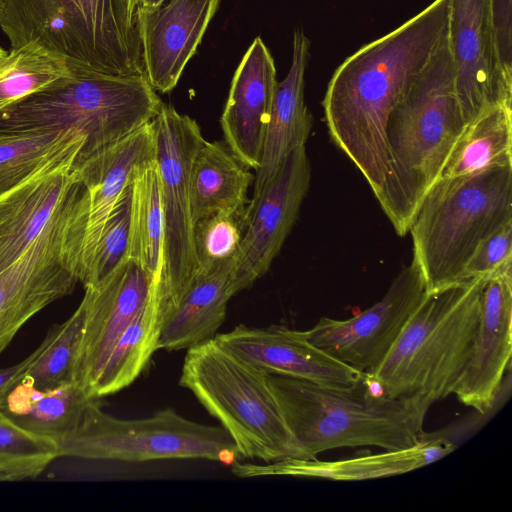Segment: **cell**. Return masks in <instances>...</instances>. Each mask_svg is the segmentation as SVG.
Segmentation results:
<instances>
[{
    "label": "cell",
    "mask_w": 512,
    "mask_h": 512,
    "mask_svg": "<svg viewBox=\"0 0 512 512\" xmlns=\"http://www.w3.org/2000/svg\"><path fill=\"white\" fill-rule=\"evenodd\" d=\"M507 166H512V105H497L464 126L440 177L470 176Z\"/></svg>",
    "instance_id": "obj_28"
},
{
    "label": "cell",
    "mask_w": 512,
    "mask_h": 512,
    "mask_svg": "<svg viewBox=\"0 0 512 512\" xmlns=\"http://www.w3.org/2000/svg\"><path fill=\"white\" fill-rule=\"evenodd\" d=\"M512 261L484 285L471 351L454 393L464 405L486 414L495 404L512 354Z\"/></svg>",
    "instance_id": "obj_16"
},
{
    "label": "cell",
    "mask_w": 512,
    "mask_h": 512,
    "mask_svg": "<svg viewBox=\"0 0 512 512\" xmlns=\"http://www.w3.org/2000/svg\"><path fill=\"white\" fill-rule=\"evenodd\" d=\"M464 126L447 36L386 123L388 170L375 198L398 236L408 233Z\"/></svg>",
    "instance_id": "obj_2"
},
{
    "label": "cell",
    "mask_w": 512,
    "mask_h": 512,
    "mask_svg": "<svg viewBox=\"0 0 512 512\" xmlns=\"http://www.w3.org/2000/svg\"><path fill=\"white\" fill-rule=\"evenodd\" d=\"M157 283L160 280L124 258L102 280L84 287L88 313L76 364V381L90 398L115 344Z\"/></svg>",
    "instance_id": "obj_14"
},
{
    "label": "cell",
    "mask_w": 512,
    "mask_h": 512,
    "mask_svg": "<svg viewBox=\"0 0 512 512\" xmlns=\"http://www.w3.org/2000/svg\"><path fill=\"white\" fill-rule=\"evenodd\" d=\"M88 313L84 295L73 314L48 330L49 341L25 374L41 390L53 389L76 381V364Z\"/></svg>",
    "instance_id": "obj_32"
},
{
    "label": "cell",
    "mask_w": 512,
    "mask_h": 512,
    "mask_svg": "<svg viewBox=\"0 0 512 512\" xmlns=\"http://www.w3.org/2000/svg\"><path fill=\"white\" fill-rule=\"evenodd\" d=\"M128 248L126 258L162 282L164 232L157 163L141 170L130 184Z\"/></svg>",
    "instance_id": "obj_30"
},
{
    "label": "cell",
    "mask_w": 512,
    "mask_h": 512,
    "mask_svg": "<svg viewBox=\"0 0 512 512\" xmlns=\"http://www.w3.org/2000/svg\"><path fill=\"white\" fill-rule=\"evenodd\" d=\"M243 213H216L195 222L199 273L234 262L243 236Z\"/></svg>",
    "instance_id": "obj_34"
},
{
    "label": "cell",
    "mask_w": 512,
    "mask_h": 512,
    "mask_svg": "<svg viewBox=\"0 0 512 512\" xmlns=\"http://www.w3.org/2000/svg\"><path fill=\"white\" fill-rule=\"evenodd\" d=\"M164 0H131L136 9L155 7L162 3Z\"/></svg>",
    "instance_id": "obj_39"
},
{
    "label": "cell",
    "mask_w": 512,
    "mask_h": 512,
    "mask_svg": "<svg viewBox=\"0 0 512 512\" xmlns=\"http://www.w3.org/2000/svg\"><path fill=\"white\" fill-rule=\"evenodd\" d=\"M509 261H512V221L483 240L464 267L460 281L489 277Z\"/></svg>",
    "instance_id": "obj_36"
},
{
    "label": "cell",
    "mask_w": 512,
    "mask_h": 512,
    "mask_svg": "<svg viewBox=\"0 0 512 512\" xmlns=\"http://www.w3.org/2000/svg\"><path fill=\"white\" fill-rule=\"evenodd\" d=\"M49 341V333L47 332L43 341L39 346L30 353L25 359L12 366L0 368V405L5 399L8 392L25 376L28 369L35 362L37 357L45 348Z\"/></svg>",
    "instance_id": "obj_38"
},
{
    "label": "cell",
    "mask_w": 512,
    "mask_h": 512,
    "mask_svg": "<svg viewBox=\"0 0 512 512\" xmlns=\"http://www.w3.org/2000/svg\"><path fill=\"white\" fill-rule=\"evenodd\" d=\"M277 84L274 59L256 37L234 73L220 118L226 145L249 169L260 165Z\"/></svg>",
    "instance_id": "obj_19"
},
{
    "label": "cell",
    "mask_w": 512,
    "mask_h": 512,
    "mask_svg": "<svg viewBox=\"0 0 512 512\" xmlns=\"http://www.w3.org/2000/svg\"><path fill=\"white\" fill-rule=\"evenodd\" d=\"M268 375L211 338L187 349L179 384L221 423L241 458L264 463L305 459L284 421Z\"/></svg>",
    "instance_id": "obj_8"
},
{
    "label": "cell",
    "mask_w": 512,
    "mask_h": 512,
    "mask_svg": "<svg viewBox=\"0 0 512 512\" xmlns=\"http://www.w3.org/2000/svg\"><path fill=\"white\" fill-rule=\"evenodd\" d=\"M75 160L52 164L0 197V272L25 253L62 205L77 181Z\"/></svg>",
    "instance_id": "obj_21"
},
{
    "label": "cell",
    "mask_w": 512,
    "mask_h": 512,
    "mask_svg": "<svg viewBox=\"0 0 512 512\" xmlns=\"http://www.w3.org/2000/svg\"><path fill=\"white\" fill-rule=\"evenodd\" d=\"M84 144V136L75 130H0V197L44 168L70 157L77 158Z\"/></svg>",
    "instance_id": "obj_29"
},
{
    "label": "cell",
    "mask_w": 512,
    "mask_h": 512,
    "mask_svg": "<svg viewBox=\"0 0 512 512\" xmlns=\"http://www.w3.org/2000/svg\"><path fill=\"white\" fill-rule=\"evenodd\" d=\"M58 457L57 442L23 429L0 411V481L36 478Z\"/></svg>",
    "instance_id": "obj_33"
},
{
    "label": "cell",
    "mask_w": 512,
    "mask_h": 512,
    "mask_svg": "<svg viewBox=\"0 0 512 512\" xmlns=\"http://www.w3.org/2000/svg\"><path fill=\"white\" fill-rule=\"evenodd\" d=\"M2 0H0V6H1Z\"/></svg>",
    "instance_id": "obj_41"
},
{
    "label": "cell",
    "mask_w": 512,
    "mask_h": 512,
    "mask_svg": "<svg viewBox=\"0 0 512 512\" xmlns=\"http://www.w3.org/2000/svg\"><path fill=\"white\" fill-rule=\"evenodd\" d=\"M253 180L249 168L235 157L225 142L204 140L195 155L190 175L194 222L216 213L244 212Z\"/></svg>",
    "instance_id": "obj_25"
},
{
    "label": "cell",
    "mask_w": 512,
    "mask_h": 512,
    "mask_svg": "<svg viewBox=\"0 0 512 512\" xmlns=\"http://www.w3.org/2000/svg\"><path fill=\"white\" fill-rule=\"evenodd\" d=\"M130 201L129 186L107 219L96 245L80 271L79 282L84 287L102 280L126 258Z\"/></svg>",
    "instance_id": "obj_35"
},
{
    "label": "cell",
    "mask_w": 512,
    "mask_h": 512,
    "mask_svg": "<svg viewBox=\"0 0 512 512\" xmlns=\"http://www.w3.org/2000/svg\"><path fill=\"white\" fill-rule=\"evenodd\" d=\"M59 457L146 462L204 459L231 465L241 455L222 426L191 421L172 408L142 419H120L90 399L75 430L58 443Z\"/></svg>",
    "instance_id": "obj_9"
},
{
    "label": "cell",
    "mask_w": 512,
    "mask_h": 512,
    "mask_svg": "<svg viewBox=\"0 0 512 512\" xmlns=\"http://www.w3.org/2000/svg\"><path fill=\"white\" fill-rule=\"evenodd\" d=\"M90 399L76 382L41 390L24 376L8 392L0 411L23 429L59 443L75 430Z\"/></svg>",
    "instance_id": "obj_26"
},
{
    "label": "cell",
    "mask_w": 512,
    "mask_h": 512,
    "mask_svg": "<svg viewBox=\"0 0 512 512\" xmlns=\"http://www.w3.org/2000/svg\"><path fill=\"white\" fill-rule=\"evenodd\" d=\"M151 124L156 142L164 232V275L160 290L165 317L200 270L190 175L195 155L205 139L194 119L164 103Z\"/></svg>",
    "instance_id": "obj_10"
},
{
    "label": "cell",
    "mask_w": 512,
    "mask_h": 512,
    "mask_svg": "<svg viewBox=\"0 0 512 512\" xmlns=\"http://www.w3.org/2000/svg\"><path fill=\"white\" fill-rule=\"evenodd\" d=\"M0 27L11 49L39 45L74 73L146 76L131 0H2Z\"/></svg>",
    "instance_id": "obj_4"
},
{
    "label": "cell",
    "mask_w": 512,
    "mask_h": 512,
    "mask_svg": "<svg viewBox=\"0 0 512 512\" xmlns=\"http://www.w3.org/2000/svg\"><path fill=\"white\" fill-rule=\"evenodd\" d=\"M310 44L302 30L294 31L291 66L284 80L277 84L250 202L261 196L289 153L306 145L313 127V117L304 101Z\"/></svg>",
    "instance_id": "obj_23"
},
{
    "label": "cell",
    "mask_w": 512,
    "mask_h": 512,
    "mask_svg": "<svg viewBox=\"0 0 512 512\" xmlns=\"http://www.w3.org/2000/svg\"><path fill=\"white\" fill-rule=\"evenodd\" d=\"M72 74L65 61L39 45L11 49L0 61V111Z\"/></svg>",
    "instance_id": "obj_31"
},
{
    "label": "cell",
    "mask_w": 512,
    "mask_h": 512,
    "mask_svg": "<svg viewBox=\"0 0 512 512\" xmlns=\"http://www.w3.org/2000/svg\"><path fill=\"white\" fill-rule=\"evenodd\" d=\"M490 23L497 70L512 87V0H490Z\"/></svg>",
    "instance_id": "obj_37"
},
{
    "label": "cell",
    "mask_w": 512,
    "mask_h": 512,
    "mask_svg": "<svg viewBox=\"0 0 512 512\" xmlns=\"http://www.w3.org/2000/svg\"><path fill=\"white\" fill-rule=\"evenodd\" d=\"M160 283L124 330L115 344L93 390L91 397L114 394L132 384L146 367L153 353L158 350L163 326Z\"/></svg>",
    "instance_id": "obj_27"
},
{
    "label": "cell",
    "mask_w": 512,
    "mask_h": 512,
    "mask_svg": "<svg viewBox=\"0 0 512 512\" xmlns=\"http://www.w3.org/2000/svg\"><path fill=\"white\" fill-rule=\"evenodd\" d=\"M233 263L199 273L163 320L158 350L188 349L214 338L235 295L230 282Z\"/></svg>",
    "instance_id": "obj_24"
},
{
    "label": "cell",
    "mask_w": 512,
    "mask_h": 512,
    "mask_svg": "<svg viewBox=\"0 0 512 512\" xmlns=\"http://www.w3.org/2000/svg\"><path fill=\"white\" fill-rule=\"evenodd\" d=\"M448 43L465 125L494 106L512 105V87L500 77L494 58L490 0H450Z\"/></svg>",
    "instance_id": "obj_15"
},
{
    "label": "cell",
    "mask_w": 512,
    "mask_h": 512,
    "mask_svg": "<svg viewBox=\"0 0 512 512\" xmlns=\"http://www.w3.org/2000/svg\"><path fill=\"white\" fill-rule=\"evenodd\" d=\"M425 294L422 271L412 258L378 302L349 319L321 317L304 334L337 360L362 373H372L388 355Z\"/></svg>",
    "instance_id": "obj_12"
},
{
    "label": "cell",
    "mask_w": 512,
    "mask_h": 512,
    "mask_svg": "<svg viewBox=\"0 0 512 512\" xmlns=\"http://www.w3.org/2000/svg\"><path fill=\"white\" fill-rule=\"evenodd\" d=\"M214 339L233 355L269 374L337 388L351 387L363 375L312 344L304 331L283 325L259 328L241 324L216 334Z\"/></svg>",
    "instance_id": "obj_17"
},
{
    "label": "cell",
    "mask_w": 512,
    "mask_h": 512,
    "mask_svg": "<svg viewBox=\"0 0 512 512\" xmlns=\"http://www.w3.org/2000/svg\"><path fill=\"white\" fill-rule=\"evenodd\" d=\"M156 163L151 121L73 166L89 197L88 220L80 252L77 278L96 245L103 227L134 177ZM79 281V280H78Z\"/></svg>",
    "instance_id": "obj_20"
},
{
    "label": "cell",
    "mask_w": 512,
    "mask_h": 512,
    "mask_svg": "<svg viewBox=\"0 0 512 512\" xmlns=\"http://www.w3.org/2000/svg\"><path fill=\"white\" fill-rule=\"evenodd\" d=\"M8 52H6L2 47H0V61L7 55Z\"/></svg>",
    "instance_id": "obj_40"
},
{
    "label": "cell",
    "mask_w": 512,
    "mask_h": 512,
    "mask_svg": "<svg viewBox=\"0 0 512 512\" xmlns=\"http://www.w3.org/2000/svg\"><path fill=\"white\" fill-rule=\"evenodd\" d=\"M76 212L72 190L25 253L0 272V354L32 317L73 292Z\"/></svg>",
    "instance_id": "obj_11"
},
{
    "label": "cell",
    "mask_w": 512,
    "mask_h": 512,
    "mask_svg": "<svg viewBox=\"0 0 512 512\" xmlns=\"http://www.w3.org/2000/svg\"><path fill=\"white\" fill-rule=\"evenodd\" d=\"M220 0H164L136 9L146 77L159 92L168 93L195 54Z\"/></svg>",
    "instance_id": "obj_18"
},
{
    "label": "cell",
    "mask_w": 512,
    "mask_h": 512,
    "mask_svg": "<svg viewBox=\"0 0 512 512\" xmlns=\"http://www.w3.org/2000/svg\"><path fill=\"white\" fill-rule=\"evenodd\" d=\"M162 101L145 75L74 73L0 111V130H75L85 144L73 166L157 115Z\"/></svg>",
    "instance_id": "obj_7"
},
{
    "label": "cell",
    "mask_w": 512,
    "mask_h": 512,
    "mask_svg": "<svg viewBox=\"0 0 512 512\" xmlns=\"http://www.w3.org/2000/svg\"><path fill=\"white\" fill-rule=\"evenodd\" d=\"M488 277L426 292L379 367L367 373L387 398L432 404L454 393L468 360Z\"/></svg>",
    "instance_id": "obj_5"
},
{
    "label": "cell",
    "mask_w": 512,
    "mask_h": 512,
    "mask_svg": "<svg viewBox=\"0 0 512 512\" xmlns=\"http://www.w3.org/2000/svg\"><path fill=\"white\" fill-rule=\"evenodd\" d=\"M456 446L440 437L425 434L417 445L356 458L319 461L291 458L265 464H231L232 473L240 478L294 476L336 481H358L403 474L427 466L451 453Z\"/></svg>",
    "instance_id": "obj_22"
},
{
    "label": "cell",
    "mask_w": 512,
    "mask_h": 512,
    "mask_svg": "<svg viewBox=\"0 0 512 512\" xmlns=\"http://www.w3.org/2000/svg\"><path fill=\"white\" fill-rule=\"evenodd\" d=\"M268 382L305 459L339 448L407 449L426 434L423 425L432 403L417 396L387 398L366 373L345 388L277 374H269Z\"/></svg>",
    "instance_id": "obj_3"
},
{
    "label": "cell",
    "mask_w": 512,
    "mask_h": 512,
    "mask_svg": "<svg viewBox=\"0 0 512 512\" xmlns=\"http://www.w3.org/2000/svg\"><path fill=\"white\" fill-rule=\"evenodd\" d=\"M450 0H434L334 71L322 100L331 141L376 197L388 170V117L448 36Z\"/></svg>",
    "instance_id": "obj_1"
},
{
    "label": "cell",
    "mask_w": 512,
    "mask_h": 512,
    "mask_svg": "<svg viewBox=\"0 0 512 512\" xmlns=\"http://www.w3.org/2000/svg\"><path fill=\"white\" fill-rule=\"evenodd\" d=\"M310 180L306 145H300L285 158L261 196L246 206L242 241L230 273L235 295L269 270L297 219Z\"/></svg>",
    "instance_id": "obj_13"
},
{
    "label": "cell",
    "mask_w": 512,
    "mask_h": 512,
    "mask_svg": "<svg viewBox=\"0 0 512 512\" xmlns=\"http://www.w3.org/2000/svg\"><path fill=\"white\" fill-rule=\"evenodd\" d=\"M512 221V166L440 177L426 192L409 231L426 292L460 282L477 247Z\"/></svg>",
    "instance_id": "obj_6"
}]
</instances>
